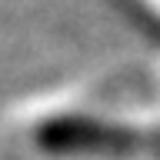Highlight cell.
<instances>
[{
	"instance_id": "6da1fadb",
	"label": "cell",
	"mask_w": 160,
	"mask_h": 160,
	"mask_svg": "<svg viewBox=\"0 0 160 160\" xmlns=\"http://www.w3.org/2000/svg\"><path fill=\"white\" fill-rule=\"evenodd\" d=\"M40 147L57 153H130L153 147L160 150V130H137L97 117H50L37 130Z\"/></svg>"
}]
</instances>
